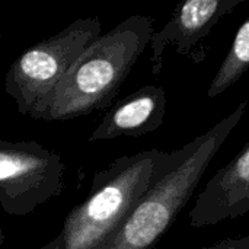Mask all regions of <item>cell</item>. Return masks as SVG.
Wrapping results in <instances>:
<instances>
[{"label": "cell", "instance_id": "1", "mask_svg": "<svg viewBox=\"0 0 249 249\" xmlns=\"http://www.w3.org/2000/svg\"><path fill=\"white\" fill-rule=\"evenodd\" d=\"M248 101L168 156L147 193L104 249H153L188 204L213 159L238 127Z\"/></svg>", "mask_w": 249, "mask_h": 249}, {"label": "cell", "instance_id": "2", "mask_svg": "<svg viewBox=\"0 0 249 249\" xmlns=\"http://www.w3.org/2000/svg\"><path fill=\"white\" fill-rule=\"evenodd\" d=\"M153 19L133 15L101 34L58 83L42 115L66 121L108 108L155 34Z\"/></svg>", "mask_w": 249, "mask_h": 249}, {"label": "cell", "instance_id": "3", "mask_svg": "<svg viewBox=\"0 0 249 249\" xmlns=\"http://www.w3.org/2000/svg\"><path fill=\"white\" fill-rule=\"evenodd\" d=\"M168 152L143 150L95 172L88 197L64 219L61 249H104L155 182Z\"/></svg>", "mask_w": 249, "mask_h": 249}, {"label": "cell", "instance_id": "4", "mask_svg": "<svg viewBox=\"0 0 249 249\" xmlns=\"http://www.w3.org/2000/svg\"><path fill=\"white\" fill-rule=\"evenodd\" d=\"M101 29L98 18L77 19L58 34L28 48L10 64L4 90L22 115L42 120L58 83L101 35Z\"/></svg>", "mask_w": 249, "mask_h": 249}, {"label": "cell", "instance_id": "5", "mask_svg": "<svg viewBox=\"0 0 249 249\" xmlns=\"http://www.w3.org/2000/svg\"><path fill=\"white\" fill-rule=\"evenodd\" d=\"M64 190L61 155L34 140H0V206L26 216Z\"/></svg>", "mask_w": 249, "mask_h": 249}, {"label": "cell", "instance_id": "6", "mask_svg": "<svg viewBox=\"0 0 249 249\" xmlns=\"http://www.w3.org/2000/svg\"><path fill=\"white\" fill-rule=\"evenodd\" d=\"M245 0H185L177 6L163 28L152 35V74L159 76L163 69V54L174 48L178 54L200 64L206 60L204 39L213 28L231 15Z\"/></svg>", "mask_w": 249, "mask_h": 249}, {"label": "cell", "instance_id": "7", "mask_svg": "<svg viewBox=\"0 0 249 249\" xmlns=\"http://www.w3.org/2000/svg\"><path fill=\"white\" fill-rule=\"evenodd\" d=\"M248 212L249 142L207 181L188 217L193 228H206L235 220Z\"/></svg>", "mask_w": 249, "mask_h": 249}, {"label": "cell", "instance_id": "8", "mask_svg": "<svg viewBox=\"0 0 249 249\" xmlns=\"http://www.w3.org/2000/svg\"><path fill=\"white\" fill-rule=\"evenodd\" d=\"M166 115V93L162 88L147 85L114 104L89 136V142L118 137H142L156 131Z\"/></svg>", "mask_w": 249, "mask_h": 249}, {"label": "cell", "instance_id": "9", "mask_svg": "<svg viewBox=\"0 0 249 249\" xmlns=\"http://www.w3.org/2000/svg\"><path fill=\"white\" fill-rule=\"evenodd\" d=\"M249 70V18L238 29L233 42L222 61L219 70L216 71L207 96L210 99L220 96L225 90L233 86L242 79V76Z\"/></svg>", "mask_w": 249, "mask_h": 249}, {"label": "cell", "instance_id": "10", "mask_svg": "<svg viewBox=\"0 0 249 249\" xmlns=\"http://www.w3.org/2000/svg\"><path fill=\"white\" fill-rule=\"evenodd\" d=\"M203 249H249V235L241 236V238H233V239L232 238L223 239Z\"/></svg>", "mask_w": 249, "mask_h": 249}, {"label": "cell", "instance_id": "11", "mask_svg": "<svg viewBox=\"0 0 249 249\" xmlns=\"http://www.w3.org/2000/svg\"><path fill=\"white\" fill-rule=\"evenodd\" d=\"M61 245H63V239L58 233V236H55L53 241H50L48 244L42 245L39 249H61Z\"/></svg>", "mask_w": 249, "mask_h": 249}, {"label": "cell", "instance_id": "12", "mask_svg": "<svg viewBox=\"0 0 249 249\" xmlns=\"http://www.w3.org/2000/svg\"><path fill=\"white\" fill-rule=\"evenodd\" d=\"M4 241H6V238H4V233H3V229L0 228V247L4 244Z\"/></svg>", "mask_w": 249, "mask_h": 249}]
</instances>
